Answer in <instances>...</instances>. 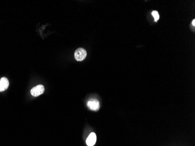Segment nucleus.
<instances>
[{"instance_id":"1","label":"nucleus","mask_w":195,"mask_h":146,"mask_svg":"<svg viewBox=\"0 0 195 146\" xmlns=\"http://www.w3.org/2000/svg\"><path fill=\"white\" fill-rule=\"evenodd\" d=\"M87 55L86 51L83 48H78L76 50L74 53V57L76 60L81 61L86 58Z\"/></svg>"},{"instance_id":"2","label":"nucleus","mask_w":195,"mask_h":146,"mask_svg":"<svg viewBox=\"0 0 195 146\" xmlns=\"http://www.w3.org/2000/svg\"><path fill=\"white\" fill-rule=\"evenodd\" d=\"M45 92V87L43 85H38L33 88L30 91V93L33 96H38Z\"/></svg>"},{"instance_id":"3","label":"nucleus","mask_w":195,"mask_h":146,"mask_svg":"<svg viewBox=\"0 0 195 146\" xmlns=\"http://www.w3.org/2000/svg\"><path fill=\"white\" fill-rule=\"evenodd\" d=\"M88 107L92 111H96L99 109V102L98 100L94 99V100H91L88 102L87 103Z\"/></svg>"},{"instance_id":"4","label":"nucleus","mask_w":195,"mask_h":146,"mask_svg":"<svg viewBox=\"0 0 195 146\" xmlns=\"http://www.w3.org/2000/svg\"><path fill=\"white\" fill-rule=\"evenodd\" d=\"M96 142V136L95 133H91L86 140L87 146H93L95 145Z\"/></svg>"},{"instance_id":"5","label":"nucleus","mask_w":195,"mask_h":146,"mask_svg":"<svg viewBox=\"0 0 195 146\" xmlns=\"http://www.w3.org/2000/svg\"><path fill=\"white\" fill-rule=\"evenodd\" d=\"M9 86V81L6 77H2L0 80V92L6 90Z\"/></svg>"},{"instance_id":"6","label":"nucleus","mask_w":195,"mask_h":146,"mask_svg":"<svg viewBox=\"0 0 195 146\" xmlns=\"http://www.w3.org/2000/svg\"><path fill=\"white\" fill-rule=\"evenodd\" d=\"M152 15L153 16L154 20L155 22H157L159 19H160V15L158 12L157 11H153L152 12Z\"/></svg>"},{"instance_id":"7","label":"nucleus","mask_w":195,"mask_h":146,"mask_svg":"<svg viewBox=\"0 0 195 146\" xmlns=\"http://www.w3.org/2000/svg\"><path fill=\"white\" fill-rule=\"evenodd\" d=\"M192 24L193 26H195V19H194L192 21Z\"/></svg>"}]
</instances>
